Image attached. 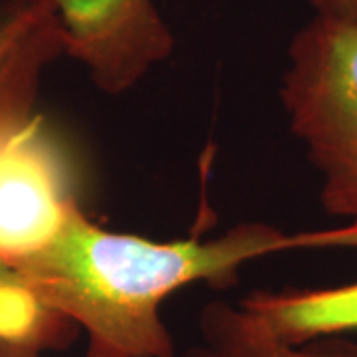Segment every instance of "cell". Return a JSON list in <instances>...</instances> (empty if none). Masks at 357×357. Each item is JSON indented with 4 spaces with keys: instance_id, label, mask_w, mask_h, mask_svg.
<instances>
[{
    "instance_id": "6da1fadb",
    "label": "cell",
    "mask_w": 357,
    "mask_h": 357,
    "mask_svg": "<svg viewBox=\"0 0 357 357\" xmlns=\"http://www.w3.org/2000/svg\"><path fill=\"white\" fill-rule=\"evenodd\" d=\"M296 248H357V227L284 232L238 225L215 241L153 243L103 230L74 206L44 250L14 268L40 304L88 333L86 357H171L161 304L183 286H227L244 262Z\"/></svg>"
},
{
    "instance_id": "7a4b0ae2",
    "label": "cell",
    "mask_w": 357,
    "mask_h": 357,
    "mask_svg": "<svg viewBox=\"0 0 357 357\" xmlns=\"http://www.w3.org/2000/svg\"><path fill=\"white\" fill-rule=\"evenodd\" d=\"M280 98L319 173V201L357 227V22L316 14L294 36Z\"/></svg>"
},
{
    "instance_id": "3957f363",
    "label": "cell",
    "mask_w": 357,
    "mask_h": 357,
    "mask_svg": "<svg viewBox=\"0 0 357 357\" xmlns=\"http://www.w3.org/2000/svg\"><path fill=\"white\" fill-rule=\"evenodd\" d=\"M30 105L0 107V260L13 268L44 250L77 206L64 157Z\"/></svg>"
},
{
    "instance_id": "277c9868",
    "label": "cell",
    "mask_w": 357,
    "mask_h": 357,
    "mask_svg": "<svg viewBox=\"0 0 357 357\" xmlns=\"http://www.w3.org/2000/svg\"><path fill=\"white\" fill-rule=\"evenodd\" d=\"M66 54L88 66L105 91H121L173 50L151 0H54Z\"/></svg>"
},
{
    "instance_id": "5b68a950",
    "label": "cell",
    "mask_w": 357,
    "mask_h": 357,
    "mask_svg": "<svg viewBox=\"0 0 357 357\" xmlns=\"http://www.w3.org/2000/svg\"><path fill=\"white\" fill-rule=\"evenodd\" d=\"M171 357H357V347L335 340L288 344L243 304L215 300L199 314L197 342Z\"/></svg>"
},
{
    "instance_id": "8992f818",
    "label": "cell",
    "mask_w": 357,
    "mask_h": 357,
    "mask_svg": "<svg viewBox=\"0 0 357 357\" xmlns=\"http://www.w3.org/2000/svg\"><path fill=\"white\" fill-rule=\"evenodd\" d=\"M241 304L288 344H306L326 335L357 332V282L326 290L256 292Z\"/></svg>"
},
{
    "instance_id": "52a82bcc",
    "label": "cell",
    "mask_w": 357,
    "mask_h": 357,
    "mask_svg": "<svg viewBox=\"0 0 357 357\" xmlns=\"http://www.w3.org/2000/svg\"><path fill=\"white\" fill-rule=\"evenodd\" d=\"M76 324L58 316L28 290L13 266L0 260V344L60 349L76 335Z\"/></svg>"
},
{
    "instance_id": "ba28073f",
    "label": "cell",
    "mask_w": 357,
    "mask_h": 357,
    "mask_svg": "<svg viewBox=\"0 0 357 357\" xmlns=\"http://www.w3.org/2000/svg\"><path fill=\"white\" fill-rule=\"evenodd\" d=\"M316 14L357 22V0H310Z\"/></svg>"
},
{
    "instance_id": "9c48e42d",
    "label": "cell",
    "mask_w": 357,
    "mask_h": 357,
    "mask_svg": "<svg viewBox=\"0 0 357 357\" xmlns=\"http://www.w3.org/2000/svg\"><path fill=\"white\" fill-rule=\"evenodd\" d=\"M0 357H42V356H40V351H36V349H30V347L0 344Z\"/></svg>"
}]
</instances>
